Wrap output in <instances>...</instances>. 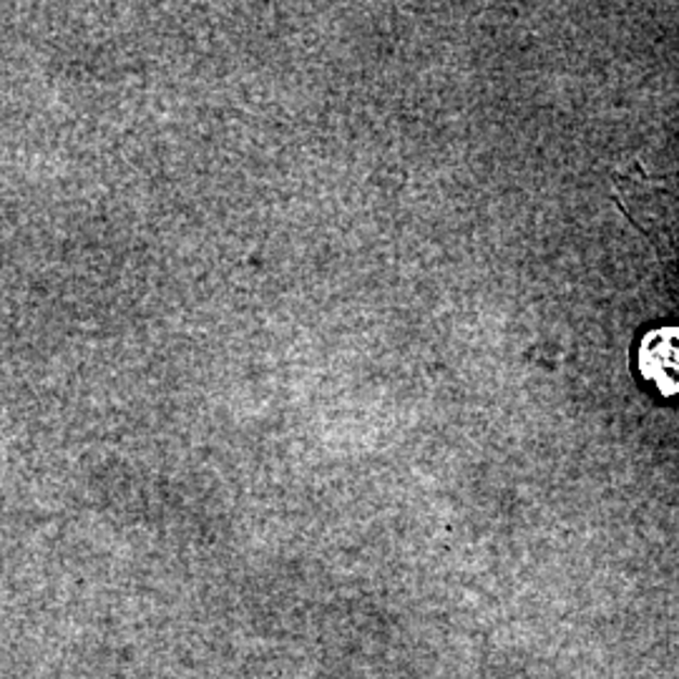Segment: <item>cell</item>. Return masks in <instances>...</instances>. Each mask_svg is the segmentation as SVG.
Listing matches in <instances>:
<instances>
[{
	"instance_id": "6da1fadb",
	"label": "cell",
	"mask_w": 679,
	"mask_h": 679,
	"mask_svg": "<svg viewBox=\"0 0 679 679\" xmlns=\"http://www.w3.org/2000/svg\"><path fill=\"white\" fill-rule=\"evenodd\" d=\"M639 373L665 396L679 393V330H657L639 345Z\"/></svg>"
}]
</instances>
